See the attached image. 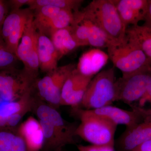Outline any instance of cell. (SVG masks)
Returning a JSON list of instances; mask_svg holds the SVG:
<instances>
[{
	"label": "cell",
	"mask_w": 151,
	"mask_h": 151,
	"mask_svg": "<svg viewBox=\"0 0 151 151\" xmlns=\"http://www.w3.org/2000/svg\"><path fill=\"white\" fill-rule=\"evenodd\" d=\"M31 112L35 114L39 120H45L51 124L70 145H76L74 137L78 124L64 120L56 108L42 101L36 95Z\"/></svg>",
	"instance_id": "obj_12"
},
{
	"label": "cell",
	"mask_w": 151,
	"mask_h": 151,
	"mask_svg": "<svg viewBox=\"0 0 151 151\" xmlns=\"http://www.w3.org/2000/svg\"><path fill=\"white\" fill-rule=\"evenodd\" d=\"M151 139V116L135 127L126 128L115 141V149L118 151H133Z\"/></svg>",
	"instance_id": "obj_14"
},
{
	"label": "cell",
	"mask_w": 151,
	"mask_h": 151,
	"mask_svg": "<svg viewBox=\"0 0 151 151\" xmlns=\"http://www.w3.org/2000/svg\"><path fill=\"white\" fill-rule=\"evenodd\" d=\"M34 16L29 8L11 11L3 23L0 35L11 51L16 55L20 40L29 21Z\"/></svg>",
	"instance_id": "obj_10"
},
{
	"label": "cell",
	"mask_w": 151,
	"mask_h": 151,
	"mask_svg": "<svg viewBox=\"0 0 151 151\" xmlns=\"http://www.w3.org/2000/svg\"><path fill=\"white\" fill-rule=\"evenodd\" d=\"M55 151H63V149H60V150H58Z\"/></svg>",
	"instance_id": "obj_31"
},
{
	"label": "cell",
	"mask_w": 151,
	"mask_h": 151,
	"mask_svg": "<svg viewBox=\"0 0 151 151\" xmlns=\"http://www.w3.org/2000/svg\"><path fill=\"white\" fill-rule=\"evenodd\" d=\"M76 66L70 63L58 67L37 79L34 85L36 96L41 100L56 108L60 106L61 92L66 79Z\"/></svg>",
	"instance_id": "obj_5"
},
{
	"label": "cell",
	"mask_w": 151,
	"mask_h": 151,
	"mask_svg": "<svg viewBox=\"0 0 151 151\" xmlns=\"http://www.w3.org/2000/svg\"><path fill=\"white\" fill-rule=\"evenodd\" d=\"M80 121L76 136L92 145H115V135L117 126L107 119L93 115L81 108H72Z\"/></svg>",
	"instance_id": "obj_2"
},
{
	"label": "cell",
	"mask_w": 151,
	"mask_h": 151,
	"mask_svg": "<svg viewBox=\"0 0 151 151\" xmlns=\"http://www.w3.org/2000/svg\"><path fill=\"white\" fill-rule=\"evenodd\" d=\"M30 0H11L9 1L8 3L12 11L19 9L23 6L28 5Z\"/></svg>",
	"instance_id": "obj_26"
},
{
	"label": "cell",
	"mask_w": 151,
	"mask_h": 151,
	"mask_svg": "<svg viewBox=\"0 0 151 151\" xmlns=\"http://www.w3.org/2000/svg\"><path fill=\"white\" fill-rule=\"evenodd\" d=\"M82 10L101 29L112 44L121 43L126 39L128 28L113 0H94Z\"/></svg>",
	"instance_id": "obj_1"
},
{
	"label": "cell",
	"mask_w": 151,
	"mask_h": 151,
	"mask_svg": "<svg viewBox=\"0 0 151 151\" xmlns=\"http://www.w3.org/2000/svg\"><path fill=\"white\" fill-rule=\"evenodd\" d=\"M35 98L34 89L15 101L5 102L0 104V122L16 114L31 112Z\"/></svg>",
	"instance_id": "obj_19"
},
{
	"label": "cell",
	"mask_w": 151,
	"mask_h": 151,
	"mask_svg": "<svg viewBox=\"0 0 151 151\" xmlns=\"http://www.w3.org/2000/svg\"><path fill=\"white\" fill-rule=\"evenodd\" d=\"M38 37L33 16L25 29L17 49L16 56L23 63V69L36 79H37L39 70L37 52Z\"/></svg>",
	"instance_id": "obj_8"
},
{
	"label": "cell",
	"mask_w": 151,
	"mask_h": 151,
	"mask_svg": "<svg viewBox=\"0 0 151 151\" xmlns=\"http://www.w3.org/2000/svg\"><path fill=\"white\" fill-rule=\"evenodd\" d=\"M18 60L9 50L0 35V70L15 68Z\"/></svg>",
	"instance_id": "obj_24"
},
{
	"label": "cell",
	"mask_w": 151,
	"mask_h": 151,
	"mask_svg": "<svg viewBox=\"0 0 151 151\" xmlns=\"http://www.w3.org/2000/svg\"><path fill=\"white\" fill-rule=\"evenodd\" d=\"M8 7L5 2L0 0V32L3 23L7 15Z\"/></svg>",
	"instance_id": "obj_27"
},
{
	"label": "cell",
	"mask_w": 151,
	"mask_h": 151,
	"mask_svg": "<svg viewBox=\"0 0 151 151\" xmlns=\"http://www.w3.org/2000/svg\"><path fill=\"white\" fill-rule=\"evenodd\" d=\"M151 84V66L122 76L115 82L116 101H122L130 106L142 98Z\"/></svg>",
	"instance_id": "obj_6"
},
{
	"label": "cell",
	"mask_w": 151,
	"mask_h": 151,
	"mask_svg": "<svg viewBox=\"0 0 151 151\" xmlns=\"http://www.w3.org/2000/svg\"><path fill=\"white\" fill-rule=\"evenodd\" d=\"M108 54L114 66L121 70L122 76L130 75L151 66L148 59L137 44L127 37L119 44L107 48Z\"/></svg>",
	"instance_id": "obj_4"
},
{
	"label": "cell",
	"mask_w": 151,
	"mask_h": 151,
	"mask_svg": "<svg viewBox=\"0 0 151 151\" xmlns=\"http://www.w3.org/2000/svg\"><path fill=\"white\" fill-rule=\"evenodd\" d=\"M50 38L59 60L79 47L73 36L70 26L58 30L52 34Z\"/></svg>",
	"instance_id": "obj_20"
},
{
	"label": "cell",
	"mask_w": 151,
	"mask_h": 151,
	"mask_svg": "<svg viewBox=\"0 0 151 151\" xmlns=\"http://www.w3.org/2000/svg\"><path fill=\"white\" fill-rule=\"evenodd\" d=\"M77 148L78 151H116L115 145H80L77 146Z\"/></svg>",
	"instance_id": "obj_25"
},
{
	"label": "cell",
	"mask_w": 151,
	"mask_h": 151,
	"mask_svg": "<svg viewBox=\"0 0 151 151\" xmlns=\"http://www.w3.org/2000/svg\"><path fill=\"white\" fill-rule=\"evenodd\" d=\"M83 2L82 0H30L28 6L32 11L45 6H52L75 12L79 10Z\"/></svg>",
	"instance_id": "obj_23"
},
{
	"label": "cell",
	"mask_w": 151,
	"mask_h": 151,
	"mask_svg": "<svg viewBox=\"0 0 151 151\" xmlns=\"http://www.w3.org/2000/svg\"><path fill=\"white\" fill-rule=\"evenodd\" d=\"M127 37L140 47L148 59L151 65V28L142 25L132 26L128 28Z\"/></svg>",
	"instance_id": "obj_22"
},
{
	"label": "cell",
	"mask_w": 151,
	"mask_h": 151,
	"mask_svg": "<svg viewBox=\"0 0 151 151\" xmlns=\"http://www.w3.org/2000/svg\"><path fill=\"white\" fill-rule=\"evenodd\" d=\"M144 21V25L151 28V0H148L147 8Z\"/></svg>",
	"instance_id": "obj_28"
},
{
	"label": "cell",
	"mask_w": 151,
	"mask_h": 151,
	"mask_svg": "<svg viewBox=\"0 0 151 151\" xmlns=\"http://www.w3.org/2000/svg\"><path fill=\"white\" fill-rule=\"evenodd\" d=\"M116 81L113 68L97 73L89 82L78 108L92 110L111 105L116 101Z\"/></svg>",
	"instance_id": "obj_3"
},
{
	"label": "cell",
	"mask_w": 151,
	"mask_h": 151,
	"mask_svg": "<svg viewBox=\"0 0 151 151\" xmlns=\"http://www.w3.org/2000/svg\"><path fill=\"white\" fill-rule=\"evenodd\" d=\"M139 102V106L142 107L147 102H151V84L147 90L146 94Z\"/></svg>",
	"instance_id": "obj_29"
},
{
	"label": "cell",
	"mask_w": 151,
	"mask_h": 151,
	"mask_svg": "<svg viewBox=\"0 0 151 151\" xmlns=\"http://www.w3.org/2000/svg\"><path fill=\"white\" fill-rule=\"evenodd\" d=\"M17 127L0 128V151H31L18 132Z\"/></svg>",
	"instance_id": "obj_21"
},
{
	"label": "cell",
	"mask_w": 151,
	"mask_h": 151,
	"mask_svg": "<svg viewBox=\"0 0 151 151\" xmlns=\"http://www.w3.org/2000/svg\"><path fill=\"white\" fill-rule=\"evenodd\" d=\"M133 151H151V139L141 144Z\"/></svg>",
	"instance_id": "obj_30"
},
{
	"label": "cell",
	"mask_w": 151,
	"mask_h": 151,
	"mask_svg": "<svg viewBox=\"0 0 151 151\" xmlns=\"http://www.w3.org/2000/svg\"><path fill=\"white\" fill-rule=\"evenodd\" d=\"M132 110L127 111L109 105L95 110H87L93 115L107 119L116 125H124L126 128L137 126L151 116V109H146L134 104Z\"/></svg>",
	"instance_id": "obj_11"
},
{
	"label": "cell",
	"mask_w": 151,
	"mask_h": 151,
	"mask_svg": "<svg viewBox=\"0 0 151 151\" xmlns=\"http://www.w3.org/2000/svg\"><path fill=\"white\" fill-rule=\"evenodd\" d=\"M35 11L34 21L38 31L50 38L58 30L70 26L73 21L72 11L52 6H45Z\"/></svg>",
	"instance_id": "obj_9"
},
{
	"label": "cell",
	"mask_w": 151,
	"mask_h": 151,
	"mask_svg": "<svg viewBox=\"0 0 151 151\" xmlns=\"http://www.w3.org/2000/svg\"><path fill=\"white\" fill-rule=\"evenodd\" d=\"M38 32L37 52L39 69L47 73L58 67L59 57L50 38Z\"/></svg>",
	"instance_id": "obj_17"
},
{
	"label": "cell",
	"mask_w": 151,
	"mask_h": 151,
	"mask_svg": "<svg viewBox=\"0 0 151 151\" xmlns=\"http://www.w3.org/2000/svg\"><path fill=\"white\" fill-rule=\"evenodd\" d=\"M109 59L108 54L100 49H92L81 55L76 69L84 76L94 77L101 71Z\"/></svg>",
	"instance_id": "obj_16"
},
{
	"label": "cell",
	"mask_w": 151,
	"mask_h": 151,
	"mask_svg": "<svg viewBox=\"0 0 151 151\" xmlns=\"http://www.w3.org/2000/svg\"><path fill=\"white\" fill-rule=\"evenodd\" d=\"M93 77L82 75L76 68L72 71L65 81L61 92L60 106L79 107L89 82Z\"/></svg>",
	"instance_id": "obj_13"
},
{
	"label": "cell",
	"mask_w": 151,
	"mask_h": 151,
	"mask_svg": "<svg viewBox=\"0 0 151 151\" xmlns=\"http://www.w3.org/2000/svg\"><path fill=\"white\" fill-rule=\"evenodd\" d=\"M36 80L24 69L0 70V99L11 102L21 99L34 89Z\"/></svg>",
	"instance_id": "obj_7"
},
{
	"label": "cell",
	"mask_w": 151,
	"mask_h": 151,
	"mask_svg": "<svg viewBox=\"0 0 151 151\" xmlns=\"http://www.w3.org/2000/svg\"><path fill=\"white\" fill-rule=\"evenodd\" d=\"M125 26L138 25L144 21L147 12L148 0H113Z\"/></svg>",
	"instance_id": "obj_15"
},
{
	"label": "cell",
	"mask_w": 151,
	"mask_h": 151,
	"mask_svg": "<svg viewBox=\"0 0 151 151\" xmlns=\"http://www.w3.org/2000/svg\"><path fill=\"white\" fill-rule=\"evenodd\" d=\"M18 132L31 151H41L44 143L43 131L39 121L31 116L20 124Z\"/></svg>",
	"instance_id": "obj_18"
}]
</instances>
